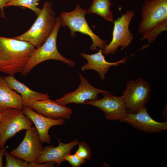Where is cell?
Masks as SVG:
<instances>
[{
  "label": "cell",
  "instance_id": "obj_1",
  "mask_svg": "<svg viewBox=\"0 0 167 167\" xmlns=\"http://www.w3.org/2000/svg\"><path fill=\"white\" fill-rule=\"evenodd\" d=\"M35 49L28 42L0 36V72L21 73Z\"/></svg>",
  "mask_w": 167,
  "mask_h": 167
},
{
  "label": "cell",
  "instance_id": "obj_2",
  "mask_svg": "<svg viewBox=\"0 0 167 167\" xmlns=\"http://www.w3.org/2000/svg\"><path fill=\"white\" fill-rule=\"evenodd\" d=\"M34 23L23 34L13 38L28 42L35 47L41 46L53 30L56 22L55 12L50 2H45Z\"/></svg>",
  "mask_w": 167,
  "mask_h": 167
},
{
  "label": "cell",
  "instance_id": "obj_3",
  "mask_svg": "<svg viewBox=\"0 0 167 167\" xmlns=\"http://www.w3.org/2000/svg\"><path fill=\"white\" fill-rule=\"evenodd\" d=\"M61 26L60 18L57 17L56 24L52 32L41 46L35 49L21 72L22 75H27L37 65L49 60H58L67 64L69 66H75L74 61L64 57L58 50L57 37Z\"/></svg>",
  "mask_w": 167,
  "mask_h": 167
},
{
  "label": "cell",
  "instance_id": "obj_4",
  "mask_svg": "<svg viewBox=\"0 0 167 167\" xmlns=\"http://www.w3.org/2000/svg\"><path fill=\"white\" fill-rule=\"evenodd\" d=\"M87 11L77 4L75 9L70 12H62L59 17L61 26H67L71 30V35L75 36L76 32H81L89 36L92 43L90 48L92 51H97V48L103 50L107 42L96 35L89 27L85 18Z\"/></svg>",
  "mask_w": 167,
  "mask_h": 167
},
{
  "label": "cell",
  "instance_id": "obj_5",
  "mask_svg": "<svg viewBox=\"0 0 167 167\" xmlns=\"http://www.w3.org/2000/svg\"><path fill=\"white\" fill-rule=\"evenodd\" d=\"M151 91L150 84L141 78L127 82L122 96L128 113H135L145 107Z\"/></svg>",
  "mask_w": 167,
  "mask_h": 167
},
{
  "label": "cell",
  "instance_id": "obj_6",
  "mask_svg": "<svg viewBox=\"0 0 167 167\" xmlns=\"http://www.w3.org/2000/svg\"><path fill=\"white\" fill-rule=\"evenodd\" d=\"M135 15L132 10H127L122 16L113 22L112 39L108 45H106L103 50L105 55L115 53L118 48L124 49L131 43L134 38L129 29V26Z\"/></svg>",
  "mask_w": 167,
  "mask_h": 167
},
{
  "label": "cell",
  "instance_id": "obj_7",
  "mask_svg": "<svg viewBox=\"0 0 167 167\" xmlns=\"http://www.w3.org/2000/svg\"><path fill=\"white\" fill-rule=\"evenodd\" d=\"M33 122L22 110L11 108L6 117L0 123V148L3 147L9 139L19 131L30 129Z\"/></svg>",
  "mask_w": 167,
  "mask_h": 167
},
{
  "label": "cell",
  "instance_id": "obj_8",
  "mask_svg": "<svg viewBox=\"0 0 167 167\" xmlns=\"http://www.w3.org/2000/svg\"><path fill=\"white\" fill-rule=\"evenodd\" d=\"M139 31L143 34L167 19V0L144 1L141 11Z\"/></svg>",
  "mask_w": 167,
  "mask_h": 167
},
{
  "label": "cell",
  "instance_id": "obj_9",
  "mask_svg": "<svg viewBox=\"0 0 167 167\" xmlns=\"http://www.w3.org/2000/svg\"><path fill=\"white\" fill-rule=\"evenodd\" d=\"M103 97L95 101H86L84 104L98 108L104 113L105 118L109 120H120L128 113L122 96H117L109 92L103 94Z\"/></svg>",
  "mask_w": 167,
  "mask_h": 167
},
{
  "label": "cell",
  "instance_id": "obj_10",
  "mask_svg": "<svg viewBox=\"0 0 167 167\" xmlns=\"http://www.w3.org/2000/svg\"><path fill=\"white\" fill-rule=\"evenodd\" d=\"M42 143L35 127L26 130L25 136L20 144L10 152L12 156L28 163L36 161L43 150Z\"/></svg>",
  "mask_w": 167,
  "mask_h": 167
},
{
  "label": "cell",
  "instance_id": "obj_11",
  "mask_svg": "<svg viewBox=\"0 0 167 167\" xmlns=\"http://www.w3.org/2000/svg\"><path fill=\"white\" fill-rule=\"evenodd\" d=\"M79 75L80 83L78 88L73 92L65 94L62 97L57 99L54 101L55 102L63 106L71 103L84 104L87 101L99 99L98 94L109 92L94 87L80 72Z\"/></svg>",
  "mask_w": 167,
  "mask_h": 167
},
{
  "label": "cell",
  "instance_id": "obj_12",
  "mask_svg": "<svg viewBox=\"0 0 167 167\" xmlns=\"http://www.w3.org/2000/svg\"><path fill=\"white\" fill-rule=\"evenodd\" d=\"M145 106L135 113H128L120 121L146 133L161 132L167 129V121L159 122L152 118Z\"/></svg>",
  "mask_w": 167,
  "mask_h": 167
},
{
  "label": "cell",
  "instance_id": "obj_13",
  "mask_svg": "<svg viewBox=\"0 0 167 167\" xmlns=\"http://www.w3.org/2000/svg\"><path fill=\"white\" fill-rule=\"evenodd\" d=\"M22 110L35 125L42 143L50 144L51 137L49 134L50 128L54 126L61 125L65 123L64 119H53L42 116L32 109L24 107Z\"/></svg>",
  "mask_w": 167,
  "mask_h": 167
},
{
  "label": "cell",
  "instance_id": "obj_14",
  "mask_svg": "<svg viewBox=\"0 0 167 167\" xmlns=\"http://www.w3.org/2000/svg\"><path fill=\"white\" fill-rule=\"evenodd\" d=\"M59 144L55 147L52 145L47 146L43 147L42 152L40 156L36 162L41 163L46 162H53L59 167L63 162L66 161L64 158L67 154L70 153V151L74 147L77 146L79 141L75 139L72 141L68 143L62 142L57 138Z\"/></svg>",
  "mask_w": 167,
  "mask_h": 167
},
{
  "label": "cell",
  "instance_id": "obj_15",
  "mask_svg": "<svg viewBox=\"0 0 167 167\" xmlns=\"http://www.w3.org/2000/svg\"><path fill=\"white\" fill-rule=\"evenodd\" d=\"M103 50L99 49L98 51L92 54H88L84 53H80V55L85 58L88 62L81 67L83 71L87 70H94L97 72L102 80L105 77V75L112 66H118L121 63H125L127 58L126 57L122 59L114 62L106 61L103 54Z\"/></svg>",
  "mask_w": 167,
  "mask_h": 167
},
{
  "label": "cell",
  "instance_id": "obj_16",
  "mask_svg": "<svg viewBox=\"0 0 167 167\" xmlns=\"http://www.w3.org/2000/svg\"><path fill=\"white\" fill-rule=\"evenodd\" d=\"M3 77L11 88L20 95L23 107H27L32 109V106L35 102L49 98L47 94L32 90L17 80L13 76L8 75Z\"/></svg>",
  "mask_w": 167,
  "mask_h": 167
},
{
  "label": "cell",
  "instance_id": "obj_17",
  "mask_svg": "<svg viewBox=\"0 0 167 167\" xmlns=\"http://www.w3.org/2000/svg\"><path fill=\"white\" fill-rule=\"evenodd\" d=\"M32 109L42 116L53 119H69L72 113L70 108L61 105L49 98L35 102Z\"/></svg>",
  "mask_w": 167,
  "mask_h": 167
},
{
  "label": "cell",
  "instance_id": "obj_18",
  "mask_svg": "<svg viewBox=\"0 0 167 167\" xmlns=\"http://www.w3.org/2000/svg\"><path fill=\"white\" fill-rule=\"evenodd\" d=\"M11 108L22 110V98L8 86L3 77L0 76V113Z\"/></svg>",
  "mask_w": 167,
  "mask_h": 167
},
{
  "label": "cell",
  "instance_id": "obj_19",
  "mask_svg": "<svg viewBox=\"0 0 167 167\" xmlns=\"http://www.w3.org/2000/svg\"><path fill=\"white\" fill-rule=\"evenodd\" d=\"M110 5L109 0H92V5L86 10L87 13H95L108 21L113 22V15L110 8Z\"/></svg>",
  "mask_w": 167,
  "mask_h": 167
},
{
  "label": "cell",
  "instance_id": "obj_20",
  "mask_svg": "<svg viewBox=\"0 0 167 167\" xmlns=\"http://www.w3.org/2000/svg\"><path fill=\"white\" fill-rule=\"evenodd\" d=\"M167 29V19L159 23L149 31L143 34L141 40L147 39L148 44L140 49L142 50L148 47L150 43L153 42L158 35Z\"/></svg>",
  "mask_w": 167,
  "mask_h": 167
},
{
  "label": "cell",
  "instance_id": "obj_21",
  "mask_svg": "<svg viewBox=\"0 0 167 167\" xmlns=\"http://www.w3.org/2000/svg\"><path fill=\"white\" fill-rule=\"evenodd\" d=\"M41 0H11L5 4V7L18 6L27 8L34 12L37 16L41 9L37 7L38 2Z\"/></svg>",
  "mask_w": 167,
  "mask_h": 167
},
{
  "label": "cell",
  "instance_id": "obj_22",
  "mask_svg": "<svg viewBox=\"0 0 167 167\" xmlns=\"http://www.w3.org/2000/svg\"><path fill=\"white\" fill-rule=\"evenodd\" d=\"M6 163L4 167H28V163L26 161L15 157L6 150L4 153Z\"/></svg>",
  "mask_w": 167,
  "mask_h": 167
},
{
  "label": "cell",
  "instance_id": "obj_23",
  "mask_svg": "<svg viewBox=\"0 0 167 167\" xmlns=\"http://www.w3.org/2000/svg\"><path fill=\"white\" fill-rule=\"evenodd\" d=\"M78 148L75 154L79 157L88 161L91 159V150L89 146L84 141L79 142Z\"/></svg>",
  "mask_w": 167,
  "mask_h": 167
},
{
  "label": "cell",
  "instance_id": "obj_24",
  "mask_svg": "<svg viewBox=\"0 0 167 167\" xmlns=\"http://www.w3.org/2000/svg\"><path fill=\"white\" fill-rule=\"evenodd\" d=\"M64 159L73 167H79L82 164L86 163V160L79 157L75 154L69 153L65 157Z\"/></svg>",
  "mask_w": 167,
  "mask_h": 167
},
{
  "label": "cell",
  "instance_id": "obj_25",
  "mask_svg": "<svg viewBox=\"0 0 167 167\" xmlns=\"http://www.w3.org/2000/svg\"><path fill=\"white\" fill-rule=\"evenodd\" d=\"M55 164L54 162H46L39 163L35 161L28 163V167H55Z\"/></svg>",
  "mask_w": 167,
  "mask_h": 167
},
{
  "label": "cell",
  "instance_id": "obj_26",
  "mask_svg": "<svg viewBox=\"0 0 167 167\" xmlns=\"http://www.w3.org/2000/svg\"><path fill=\"white\" fill-rule=\"evenodd\" d=\"M11 0H0V17L3 19H5L4 12V6L9 2Z\"/></svg>",
  "mask_w": 167,
  "mask_h": 167
},
{
  "label": "cell",
  "instance_id": "obj_27",
  "mask_svg": "<svg viewBox=\"0 0 167 167\" xmlns=\"http://www.w3.org/2000/svg\"><path fill=\"white\" fill-rule=\"evenodd\" d=\"M6 150V148L4 146L2 148H0V167H2L3 166L2 159L4 153Z\"/></svg>",
  "mask_w": 167,
  "mask_h": 167
},
{
  "label": "cell",
  "instance_id": "obj_28",
  "mask_svg": "<svg viewBox=\"0 0 167 167\" xmlns=\"http://www.w3.org/2000/svg\"><path fill=\"white\" fill-rule=\"evenodd\" d=\"M11 108H9L4 112L0 113V123L6 117L11 110Z\"/></svg>",
  "mask_w": 167,
  "mask_h": 167
},
{
  "label": "cell",
  "instance_id": "obj_29",
  "mask_svg": "<svg viewBox=\"0 0 167 167\" xmlns=\"http://www.w3.org/2000/svg\"></svg>",
  "mask_w": 167,
  "mask_h": 167
}]
</instances>
